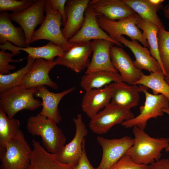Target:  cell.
Masks as SVG:
<instances>
[{"label": "cell", "mask_w": 169, "mask_h": 169, "mask_svg": "<svg viewBox=\"0 0 169 169\" xmlns=\"http://www.w3.org/2000/svg\"><path fill=\"white\" fill-rule=\"evenodd\" d=\"M137 26L142 30L143 34L149 45L150 54L158 61L165 76L158 51L157 33L159 27L153 23L142 18Z\"/></svg>", "instance_id": "cell-28"}, {"label": "cell", "mask_w": 169, "mask_h": 169, "mask_svg": "<svg viewBox=\"0 0 169 169\" xmlns=\"http://www.w3.org/2000/svg\"><path fill=\"white\" fill-rule=\"evenodd\" d=\"M157 38L159 54L166 76L169 73V31L163 26L159 27Z\"/></svg>", "instance_id": "cell-32"}, {"label": "cell", "mask_w": 169, "mask_h": 169, "mask_svg": "<svg viewBox=\"0 0 169 169\" xmlns=\"http://www.w3.org/2000/svg\"><path fill=\"white\" fill-rule=\"evenodd\" d=\"M7 41L16 46L24 48L28 46L24 33L20 26L15 27L13 24L7 11L0 13V44Z\"/></svg>", "instance_id": "cell-25"}, {"label": "cell", "mask_w": 169, "mask_h": 169, "mask_svg": "<svg viewBox=\"0 0 169 169\" xmlns=\"http://www.w3.org/2000/svg\"><path fill=\"white\" fill-rule=\"evenodd\" d=\"M162 71L150 72L149 75L142 74L140 79L135 84L141 85L152 90L153 94H162L169 100V85L165 79Z\"/></svg>", "instance_id": "cell-27"}, {"label": "cell", "mask_w": 169, "mask_h": 169, "mask_svg": "<svg viewBox=\"0 0 169 169\" xmlns=\"http://www.w3.org/2000/svg\"><path fill=\"white\" fill-rule=\"evenodd\" d=\"M97 141L102 147V156L96 169H110L125 154L134 142V138L128 136L112 139L98 136Z\"/></svg>", "instance_id": "cell-9"}, {"label": "cell", "mask_w": 169, "mask_h": 169, "mask_svg": "<svg viewBox=\"0 0 169 169\" xmlns=\"http://www.w3.org/2000/svg\"><path fill=\"white\" fill-rule=\"evenodd\" d=\"M38 88L34 96L42 100V109L39 114L53 120L57 124L59 123L62 117L58 108L59 104L62 98L74 90L75 87H73L58 93L50 91L44 85Z\"/></svg>", "instance_id": "cell-17"}, {"label": "cell", "mask_w": 169, "mask_h": 169, "mask_svg": "<svg viewBox=\"0 0 169 169\" xmlns=\"http://www.w3.org/2000/svg\"><path fill=\"white\" fill-rule=\"evenodd\" d=\"M165 79L166 82L169 85V73L165 76Z\"/></svg>", "instance_id": "cell-40"}, {"label": "cell", "mask_w": 169, "mask_h": 169, "mask_svg": "<svg viewBox=\"0 0 169 169\" xmlns=\"http://www.w3.org/2000/svg\"><path fill=\"white\" fill-rule=\"evenodd\" d=\"M147 1L157 12L160 10L163 9V3L164 0H147Z\"/></svg>", "instance_id": "cell-38"}, {"label": "cell", "mask_w": 169, "mask_h": 169, "mask_svg": "<svg viewBox=\"0 0 169 169\" xmlns=\"http://www.w3.org/2000/svg\"><path fill=\"white\" fill-rule=\"evenodd\" d=\"M85 140L82 143V152L81 156L78 163L74 166L75 169H96L91 164L88 158L85 149Z\"/></svg>", "instance_id": "cell-37"}, {"label": "cell", "mask_w": 169, "mask_h": 169, "mask_svg": "<svg viewBox=\"0 0 169 169\" xmlns=\"http://www.w3.org/2000/svg\"><path fill=\"white\" fill-rule=\"evenodd\" d=\"M35 0H0V11H10L13 13H19L27 9L33 4Z\"/></svg>", "instance_id": "cell-33"}, {"label": "cell", "mask_w": 169, "mask_h": 169, "mask_svg": "<svg viewBox=\"0 0 169 169\" xmlns=\"http://www.w3.org/2000/svg\"><path fill=\"white\" fill-rule=\"evenodd\" d=\"M142 19L152 22L159 27L163 26L157 12L147 0H123Z\"/></svg>", "instance_id": "cell-30"}, {"label": "cell", "mask_w": 169, "mask_h": 169, "mask_svg": "<svg viewBox=\"0 0 169 169\" xmlns=\"http://www.w3.org/2000/svg\"><path fill=\"white\" fill-rule=\"evenodd\" d=\"M162 111L169 115V108L164 109L162 110Z\"/></svg>", "instance_id": "cell-41"}, {"label": "cell", "mask_w": 169, "mask_h": 169, "mask_svg": "<svg viewBox=\"0 0 169 169\" xmlns=\"http://www.w3.org/2000/svg\"><path fill=\"white\" fill-rule=\"evenodd\" d=\"M123 81L117 72L101 70L85 74L81 78L80 85L85 91L102 88L111 82Z\"/></svg>", "instance_id": "cell-26"}, {"label": "cell", "mask_w": 169, "mask_h": 169, "mask_svg": "<svg viewBox=\"0 0 169 169\" xmlns=\"http://www.w3.org/2000/svg\"><path fill=\"white\" fill-rule=\"evenodd\" d=\"M165 150L166 152H168L169 151V145L165 149Z\"/></svg>", "instance_id": "cell-42"}, {"label": "cell", "mask_w": 169, "mask_h": 169, "mask_svg": "<svg viewBox=\"0 0 169 169\" xmlns=\"http://www.w3.org/2000/svg\"><path fill=\"white\" fill-rule=\"evenodd\" d=\"M140 92H142L145 95L144 105L140 107V114L133 119L124 121L122 126L125 128L137 127L142 130L145 128L149 120L162 116L164 112V109L169 108V100L162 94L154 95L148 91V88L140 85Z\"/></svg>", "instance_id": "cell-7"}, {"label": "cell", "mask_w": 169, "mask_h": 169, "mask_svg": "<svg viewBox=\"0 0 169 169\" xmlns=\"http://www.w3.org/2000/svg\"><path fill=\"white\" fill-rule=\"evenodd\" d=\"M49 4L54 9L57 10L60 13L62 17V25L64 26L67 21L65 5L67 0H49Z\"/></svg>", "instance_id": "cell-36"}, {"label": "cell", "mask_w": 169, "mask_h": 169, "mask_svg": "<svg viewBox=\"0 0 169 169\" xmlns=\"http://www.w3.org/2000/svg\"><path fill=\"white\" fill-rule=\"evenodd\" d=\"M20 122L17 119L10 118L0 108V148L5 146L21 130Z\"/></svg>", "instance_id": "cell-29"}, {"label": "cell", "mask_w": 169, "mask_h": 169, "mask_svg": "<svg viewBox=\"0 0 169 169\" xmlns=\"http://www.w3.org/2000/svg\"><path fill=\"white\" fill-rule=\"evenodd\" d=\"M57 123L39 113L28 119L26 129L32 136H40L43 145L49 152L55 154L64 146L66 138Z\"/></svg>", "instance_id": "cell-2"}, {"label": "cell", "mask_w": 169, "mask_h": 169, "mask_svg": "<svg viewBox=\"0 0 169 169\" xmlns=\"http://www.w3.org/2000/svg\"><path fill=\"white\" fill-rule=\"evenodd\" d=\"M94 48L91 61L85 71L87 74L94 71L105 70L117 72L111 60L110 50L114 44L103 39L93 40Z\"/></svg>", "instance_id": "cell-23"}, {"label": "cell", "mask_w": 169, "mask_h": 169, "mask_svg": "<svg viewBox=\"0 0 169 169\" xmlns=\"http://www.w3.org/2000/svg\"><path fill=\"white\" fill-rule=\"evenodd\" d=\"M88 5L97 13L112 21L136 13L123 0H92L90 1Z\"/></svg>", "instance_id": "cell-21"}, {"label": "cell", "mask_w": 169, "mask_h": 169, "mask_svg": "<svg viewBox=\"0 0 169 169\" xmlns=\"http://www.w3.org/2000/svg\"><path fill=\"white\" fill-rule=\"evenodd\" d=\"M110 54L112 64L119 72L123 82L133 85L140 79L142 72L135 66L133 61L122 48L113 45Z\"/></svg>", "instance_id": "cell-15"}, {"label": "cell", "mask_w": 169, "mask_h": 169, "mask_svg": "<svg viewBox=\"0 0 169 169\" xmlns=\"http://www.w3.org/2000/svg\"><path fill=\"white\" fill-rule=\"evenodd\" d=\"M116 40L129 48L133 53L135 58L134 64L137 69L150 72H163L159 63L151 56L147 48L142 46L137 41L129 40L122 36L117 38Z\"/></svg>", "instance_id": "cell-19"}, {"label": "cell", "mask_w": 169, "mask_h": 169, "mask_svg": "<svg viewBox=\"0 0 169 169\" xmlns=\"http://www.w3.org/2000/svg\"><path fill=\"white\" fill-rule=\"evenodd\" d=\"M93 48V40L76 43L62 55L58 57L54 61L56 65L65 66L79 73L89 66V57Z\"/></svg>", "instance_id": "cell-13"}, {"label": "cell", "mask_w": 169, "mask_h": 169, "mask_svg": "<svg viewBox=\"0 0 169 169\" xmlns=\"http://www.w3.org/2000/svg\"><path fill=\"white\" fill-rule=\"evenodd\" d=\"M30 165L27 169H75V165L59 161L54 154L48 152L39 142L32 140Z\"/></svg>", "instance_id": "cell-22"}, {"label": "cell", "mask_w": 169, "mask_h": 169, "mask_svg": "<svg viewBox=\"0 0 169 169\" xmlns=\"http://www.w3.org/2000/svg\"><path fill=\"white\" fill-rule=\"evenodd\" d=\"M0 48L1 49L10 51L16 55L20 54L21 51H23L34 60L42 58L48 61H54L55 57L62 56L66 52L62 48L51 42L41 47L28 46L26 47L19 48L7 41L3 45H0Z\"/></svg>", "instance_id": "cell-24"}, {"label": "cell", "mask_w": 169, "mask_h": 169, "mask_svg": "<svg viewBox=\"0 0 169 169\" xmlns=\"http://www.w3.org/2000/svg\"><path fill=\"white\" fill-rule=\"evenodd\" d=\"M147 166L135 163L125 154L110 169H146Z\"/></svg>", "instance_id": "cell-35"}, {"label": "cell", "mask_w": 169, "mask_h": 169, "mask_svg": "<svg viewBox=\"0 0 169 169\" xmlns=\"http://www.w3.org/2000/svg\"><path fill=\"white\" fill-rule=\"evenodd\" d=\"M83 97L81 107L87 115L91 119L101 109L110 103L111 93L109 85L99 89L86 91Z\"/></svg>", "instance_id": "cell-20"}, {"label": "cell", "mask_w": 169, "mask_h": 169, "mask_svg": "<svg viewBox=\"0 0 169 169\" xmlns=\"http://www.w3.org/2000/svg\"><path fill=\"white\" fill-rule=\"evenodd\" d=\"M165 169H169V166Z\"/></svg>", "instance_id": "cell-43"}, {"label": "cell", "mask_w": 169, "mask_h": 169, "mask_svg": "<svg viewBox=\"0 0 169 169\" xmlns=\"http://www.w3.org/2000/svg\"><path fill=\"white\" fill-rule=\"evenodd\" d=\"M109 85L111 93V103L129 109L138 105L141 92L137 85H130L123 81L112 82Z\"/></svg>", "instance_id": "cell-18"}, {"label": "cell", "mask_w": 169, "mask_h": 169, "mask_svg": "<svg viewBox=\"0 0 169 169\" xmlns=\"http://www.w3.org/2000/svg\"><path fill=\"white\" fill-rule=\"evenodd\" d=\"M46 0H37L32 6L22 12L9 14L11 20L18 23L23 29L27 46L31 44L32 37L36 27L41 24L44 20Z\"/></svg>", "instance_id": "cell-10"}, {"label": "cell", "mask_w": 169, "mask_h": 169, "mask_svg": "<svg viewBox=\"0 0 169 169\" xmlns=\"http://www.w3.org/2000/svg\"><path fill=\"white\" fill-rule=\"evenodd\" d=\"M89 0H68L65 6L66 23L62 30L67 40L76 34L82 27L84 20V12Z\"/></svg>", "instance_id": "cell-16"}, {"label": "cell", "mask_w": 169, "mask_h": 169, "mask_svg": "<svg viewBox=\"0 0 169 169\" xmlns=\"http://www.w3.org/2000/svg\"><path fill=\"white\" fill-rule=\"evenodd\" d=\"M75 126V133L72 140L68 144L63 146L55 154L57 160L65 164L76 165L82 154V143L87 135L88 131L80 114L73 119Z\"/></svg>", "instance_id": "cell-11"}, {"label": "cell", "mask_w": 169, "mask_h": 169, "mask_svg": "<svg viewBox=\"0 0 169 169\" xmlns=\"http://www.w3.org/2000/svg\"><path fill=\"white\" fill-rule=\"evenodd\" d=\"M34 60L28 56L26 64L24 67L12 73L0 74V93L21 85L24 77L32 69Z\"/></svg>", "instance_id": "cell-31"}, {"label": "cell", "mask_w": 169, "mask_h": 169, "mask_svg": "<svg viewBox=\"0 0 169 169\" xmlns=\"http://www.w3.org/2000/svg\"><path fill=\"white\" fill-rule=\"evenodd\" d=\"M16 55L13 53L1 49L0 51V74L6 75L10 73V71L15 69L16 67L10 65V63L19 62L22 61L24 58L13 59V57Z\"/></svg>", "instance_id": "cell-34"}, {"label": "cell", "mask_w": 169, "mask_h": 169, "mask_svg": "<svg viewBox=\"0 0 169 169\" xmlns=\"http://www.w3.org/2000/svg\"><path fill=\"white\" fill-rule=\"evenodd\" d=\"M84 15V20L82 27L76 34L68 40L69 42L75 44L91 40L103 39L111 42L117 46L123 47L120 42L111 38L100 27L96 17L101 15L95 12L89 5Z\"/></svg>", "instance_id": "cell-12"}, {"label": "cell", "mask_w": 169, "mask_h": 169, "mask_svg": "<svg viewBox=\"0 0 169 169\" xmlns=\"http://www.w3.org/2000/svg\"><path fill=\"white\" fill-rule=\"evenodd\" d=\"M132 131L134 142L125 154L139 164L148 165L159 160L162 151L169 145V138L151 137L136 126L133 127Z\"/></svg>", "instance_id": "cell-1"}, {"label": "cell", "mask_w": 169, "mask_h": 169, "mask_svg": "<svg viewBox=\"0 0 169 169\" xmlns=\"http://www.w3.org/2000/svg\"><path fill=\"white\" fill-rule=\"evenodd\" d=\"M32 154L30 146L21 130L4 147L0 148L1 169H27Z\"/></svg>", "instance_id": "cell-4"}, {"label": "cell", "mask_w": 169, "mask_h": 169, "mask_svg": "<svg viewBox=\"0 0 169 169\" xmlns=\"http://www.w3.org/2000/svg\"><path fill=\"white\" fill-rule=\"evenodd\" d=\"M164 14L165 17L167 19H169V1L168 4L164 8Z\"/></svg>", "instance_id": "cell-39"}, {"label": "cell", "mask_w": 169, "mask_h": 169, "mask_svg": "<svg viewBox=\"0 0 169 169\" xmlns=\"http://www.w3.org/2000/svg\"><path fill=\"white\" fill-rule=\"evenodd\" d=\"M130 109L111 102L104 109L90 119L89 127L94 133L100 135L107 132L114 125L134 117Z\"/></svg>", "instance_id": "cell-8"}, {"label": "cell", "mask_w": 169, "mask_h": 169, "mask_svg": "<svg viewBox=\"0 0 169 169\" xmlns=\"http://www.w3.org/2000/svg\"><path fill=\"white\" fill-rule=\"evenodd\" d=\"M38 88L27 89L21 85L0 93V108L10 118L23 110L33 111L42 106V101L34 98Z\"/></svg>", "instance_id": "cell-3"}, {"label": "cell", "mask_w": 169, "mask_h": 169, "mask_svg": "<svg viewBox=\"0 0 169 169\" xmlns=\"http://www.w3.org/2000/svg\"><path fill=\"white\" fill-rule=\"evenodd\" d=\"M45 12L44 20L38 29L34 31L32 37L31 43L39 40H47L67 52L74 44L66 40L62 34L61 29L62 18L60 13L51 8L49 0H46Z\"/></svg>", "instance_id": "cell-5"}, {"label": "cell", "mask_w": 169, "mask_h": 169, "mask_svg": "<svg viewBox=\"0 0 169 169\" xmlns=\"http://www.w3.org/2000/svg\"><path fill=\"white\" fill-rule=\"evenodd\" d=\"M141 19L136 13L117 21L110 20L102 15H98L96 17L100 27L106 32L112 39L116 40L117 38L125 35L129 37L131 40L139 41L143 46L149 48L146 39L137 26Z\"/></svg>", "instance_id": "cell-6"}, {"label": "cell", "mask_w": 169, "mask_h": 169, "mask_svg": "<svg viewBox=\"0 0 169 169\" xmlns=\"http://www.w3.org/2000/svg\"><path fill=\"white\" fill-rule=\"evenodd\" d=\"M56 65L54 61H48L42 58L35 59L32 69L24 77L21 85L27 89L44 85L57 89V84L49 75L50 71Z\"/></svg>", "instance_id": "cell-14"}]
</instances>
